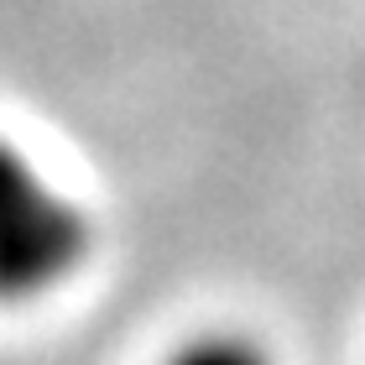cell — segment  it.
<instances>
[{
  "instance_id": "obj_1",
  "label": "cell",
  "mask_w": 365,
  "mask_h": 365,
  "mask_svg": "<svg viewBox=\"0 0 365 365\" xmlns=\"http://www.w3.org/2000/svg\"><path fill=\"white\" fill-rule=\"evenodd\" d=\"M162 365H277V355L245 329H204L182 339Z\"/></svg>"
}]
</instances>
